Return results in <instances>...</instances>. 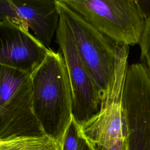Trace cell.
Masks as SVG:
<instances>
[{
    "label": "cell",
    "mask_w": 150,
    "mask_h": 150,
    "mask_svg": "<svg viewBox=\"0 0 150 150\" xmlns=\"http://www.w3.org/2000/svg\"><path fill=\"white\" fill-rule=\"evenodd\" d=\"M34 114L45 135L60 145L72 118V98L63 55L49 50L30 74Z\"/></svg>",
    "instance_id": "cell-1"
},
{
    "label": "cell",
    "mask_w": 150,
    "mask_h": 150,
    "mask_svg": "<svg viewBox=\"0 0 150 150\" xmlns=\"http://www.w3.org/2000/svg\"><path fill=\"white\" fill-rule=\"evenodd\" d=\"M55 2L59 15L71 30L81 59L102 95L114 76L118 51L122 43L104 35L63 3L57 0Z\"/></svg>",
    "instance_id": "cell-2"
},
{
    "label": "cell",
    "mask_w": 150,
    "mask_h": 150,
    "mask_svg": "<svg viewBox=\"0 0 150 150\" xmlns=\"http://www.w3.org/2000/svg\"><path fill=\"white\" fill-rule=\"evenodd\" d=\"M43 134L33 110L30 74L0 64V139Z\"/></svg>",
    "instance_id": "cell-3"
},
{
    "label": "cell",
    "mask_w": 150,
    "mask_h": 150,
    "mask_svg": "<svg viewBox=\"0 0 150 150\" xmlns=\"http://www.w3.org/2000/svg\"><path fill=\"white\" fill-rule=\"evenodd\" d=\"M120 43L138 44L145 19L132 0H57Z\"/></svg>",
    "instance_id": "cell-4"
},
{
    "label": "cell",
    "mask_w": 150,
    "mask_h": 150,
    "mask_svg": "<svg viewBox=\"0 0 150 150\" xmlns=\"http://www.w3.org/2000/svg\"><path fill=\"white\" fill-rule=\"evenodd\" d=\"M56 33L70 85L72 116L81 127L99 110L101 93L80 57L68 25L60 16Z\"/></svg>",
    "instance_id": "cell-5"
},
{
    "label": "cell",
    "mask_w": 150,
    "mask_h": 150,
    "mask_svg": "<svg viewBox=\"0 0 150 150\" xmlns=\"http://www.w3.org/2000/svg\"><path fill=\"white\" fill-rule=\"evenodd\" d=\"M49 49L29 31L8 19L0 21V64L30 74L42 63Z\"/></svg>",
    "instance_id": "cell-6"
},
{
    "label": "cell",
    "mask_w": 150,
    "mask_h": 150,
    "mask_svg": "<svg viewBox=\"0 0 150 150\" xmlns=\"http://www.w3.org/2000/svg\"><path fill=\"white\" fill-rule=\"evenodd\" d=\"M9 21L25 30L30 28L36 38L48 47L56 32L59 13L55 0H8Z\"/></svg>",
    "instance_id": "cell-7"
},
{
    "label": "cell",
    "mask_w": 150,
    "mask_h": 150,
    "mask_svg": "<svg viewBox=\"0 0 150 150\" xmlns=\"http://www.w3.org/2000/svg\"><path fill=\"white\" fill-rule=\"evenodd\" d=\"M0 150H59V144L46 135L0 139Z\"/></svg>",
    "instance_id": "cell-8"
},
{
    "label": "cell",
    "mask_w": 150,
    "mask_h": 150,
    "mask_svg": "<svg viewBox=\"0 0 150 150\" xmlns=\"http://www.w3.org/2000/svg\"><path fill=\"white\" fill-rule=\"evenodd\" d=\"M59 150H95L73 117L64 131Z\"/></svg>",
    "instance_id": "cell-9"
},
{
    "label": "cell",
    "mask_w": 150,
    "mask_h": 150,
    "mask_svg": "<svg viewBox=\"0 0 150 150\" xmlns=\"http://www.w3.org/2000/svg\"><path fill=\"white\" fill-rule=\"evenodd\" d=\"M138 44L141 49V59L150 76V19L145 21Z\"/></svg>",
    "instance_id": "cell-10"
},
{
    "label": "cell",
    "mask_w": 150,
    "mask_h": 150,
    "mask_svg": "<svg viewBox=\"0 0 150 150\" xmlns=\"http://www.w3.org/2000/svg\"><path fill=\"white\" fill-rule=\"evenodd\" d=\"M145 21L150 19V0H132Z\"/></svg>",
    "instance_id": "cell-11"
},
{
    "label": "cell",
    "mask_w": 150,
    "mask_h": 150,
    "mask_svg": "<svg viewBox=\"0 0 150 150\" xmlns=\"http://www.w3.org/2000/svg\"><path fill=\"white\" fill-rule=\"evenodd\" d=\"M95 150H96V149H95Z\"/></svg>",
    "instance_id": "cell-12"
}]
</instances>
